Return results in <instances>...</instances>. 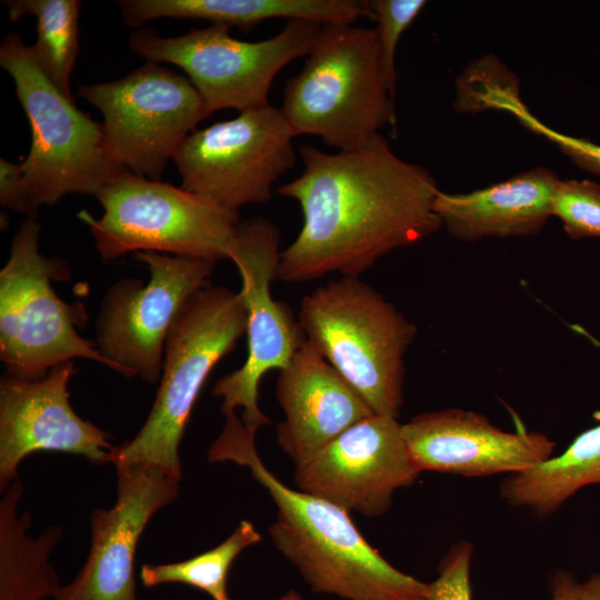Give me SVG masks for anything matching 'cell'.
Returning a JSON list of instances; mask_svg holds the SVG:
<instances>
[{
	"label": "cell",
	"instance_id": "1",
	"mask_svg": "<svg viewBox=\"0 0 600 600\" xmlns=\"http://www.w3.org/2000/svg\"><path fill=\"white\" fill-rule=\"evenodd\" d=\"M300 154L301 174L277 190L303 216L298 236L280 252L278 280L361 277L384 256L442 229L434 178L397 156L380 133L353 150L329 153L304 144Z\"/></svg>",
	"mask_w": 600,
	"mask_h": 600
},
{
	"label": "cell",
	"instance_id": "2",
	"mask_svg": "<svg viewBox=\"0 0 600 600\" xmlns=\"http://www.w3.org/2000/svg\"><path fill=\"white\" fill-rule=\"evenodd\" d=\"M208 452L210 462L248 467L269 492L278 513L268 532L312 591L348 600H428V583L391 566L363 538L347 510L282 483L262 462L256 433L237 411Z\"/></svg>",
	"mask_w": 600,
	"mask_h": 600
},
{
	"label": "cell",
	"instance_id": "3",
	"mask_svg": "<svg viewBox=\"0 0 600 600\" xmlns=\"http://www.w3.org/2000/svg\"><path fill=\"white\" fill-rule=\"evenodd\" d=\"M246 330L240 292L208 284L184 302L166 339L160 384L149 417L131 440L111 452L117 471L152 468L180 481L179 444L196 400L212 369Z\"/></svg>",
	"mask_w": 600,
	"mask_h": 600
},
{
	"label": "cell",
	"instance_id": "4",
	"mask_svg": "<svg viewBox=\"0 0 600 600\" xmlns=\"http://www.w3.org/2000/svg\"><path fill=\"white\" fill-rule=\"evenodd\" d=\"M283 93L280 110L296 136H318L339 151L357 149L396 124V93L380 62L374 28L322 26Z\"/></svg>",
	"mask_w": 600,
	"mask_h": 600
},
{
	"label": "cell",
	"instance_id": "5",
	"mask_svg": "<svg viewBox=\"0 0 600 600\" xmlns=\"http://www.w3.org/2000/svg\"><path fill=\"white\" fill-rule=\"evenodd\" d=\"M298 321L374 414L399 419L414 323L360 277H340L304 296Z\"/></svg>",
	"mask_w": 600,
	"mask_h": 600
},
{
	"label": "cell",
	"instance_id": "6",
	"mask_svg": "<svg viewBox=\"0 0 600 600\" xmlns=\"http://www.w3.org/2000/svg\"><path fill=\"white\" fill-rule=\"evenodd\" d=\"M0 66L14 83L31 128V144L21 167L32 213L68 194L97 197L120 171L108 158L101 123L93 121L43 73L20 33L7 34Z\"/></svg>",
	"mask_w": 600,
	"mask_h": 600
},
{
	"label": "cell",
	"instance_id": "7",
	"mask_svg": "<svg viewBox=\"0 0 600 600\" xmlns=\"http://www.w3.org/2000/svg\"><path fill=\"white\" fill-rule=\"evenodd\" d=\"M38 213L26 216L0 271V360L6 374L36 380L54 367L83 358L114 370L96 342L81 337L84 307L67 303L52 287L70 278L68 263L39 250Z\"/></svg>",
	"mask_w": 600,
	"mask_h": 600
},
{
	"label": "cell",
	"instance_id": "8",
	"mask_svg": "<svg viewBox=\"0 0 600 600\" xmlns=\"http://www.w3.org/2000/svg\"><path fill=\"white\" fill-rule=\"evenodd\" d=\"M103 212L79 213L103 260L152 251L212 262L230 259L239 212L161 180L122 170L96 197Z\"/></svg>",
	"mask_w": 600,
	"mask_h": 600
},
{
	"label": "cell",
	"instance_id": "9",
	"mask_svg": "<svg viewBox=\"0 0 600 600\" xmlns=\"http://www.w3.org/2000/svg\"><path fill=\"white\" fill-rule=\"evenodd\" d=\"M321 28L291 20L279 33L260 41L236 39L224 24L193 28L178 37L141 29L130 36L129 47L149 62L181 68L211 114L228 108L243 112L269 104L274 77L311 52Z\"/></svg>",
	"mask_w": 600,
	"mask_h": 600
},
{
	"label": "cell",
	"instance_id": "10",
	"mask_svg": "<svg viewBox=\"0 0 600 600\" xmlns=\"http://www.w3.org/2000/svg\"><path fill=\"white\" fill-rule=\"evenodd\" d=\"M78 96L102 114L110 161L151 180L161 179L182 141L211 116L186 76L149 61L120 79L81 84Z\"/></svg>",
	"mask_w": 600,
	"mask_h": 600
},
{
	"label": "cell",
	"instance_id": "11",
	"mask_svg": "<svg viewBox=\"0 0 600 600\" xmlns=\"http://www.w3.org/2000/svg\"><path fill=\"white\" fill-rule=\"evenodd\" d=\"M294 137L268 104L192 131L172 160L182 188L238 212L272 198L273 183L294 166Z\"/></svg>",
	"mask_w": 600,
	"mask_h": 600
},
{
	"label": "cell",
	"instance_id": "12",
	"mask_svg": "<svg viewBox=\"0 0 600 600\" xmlns=\"http://www.w3.org/2000/svg\"><path fill=\"white\" fill-rule=\"evenodd\" d=\"M280 252L276 224L262 217L240 222L230 260L241 277L248 353L239 369L216 382L212 393L222 398L223 414L241 409L242 423L254 433L270 423L258 404L261 379L270 370L283 369L306 340L289 307L271 293Z\"/></svg>",
	"mask_w": 600,
	"mask_h": 600
},
{
	"label": "cell",
	"instance_id": "13",
	"mask_svg": "<svg viewBox=\"0 0 600 600\" xmlns=\"http://www.w3.org/2000/svg\"><path fill=\"white\" fill-rule=\"evenodd\" d=\"M150 280L117 281L104 294L97 319L99 351L127 378L160 381L164 343L184 302L209 284L216 262L142 251Z\"/></svg>",
	"mask_w": 600,
	"mask_h": 600
},
{
	"label": "cell",
	"instance_id": "14",
	"mask_svg": "<svg viewBox=\"0 0 600 600\" xmlns=\"http://www.w3.org/2000/svg\"><path fill=\"white\" fill-rule=\"evenodd\" d=\"M417 469L398 419L371 414L296 467L299 490L367 517L384 514Z\"/></svg>",
	"mask_w": 600,
	"mask_h": 600
},
{
	"label": "cell",
	"instance_id": "15",
	"mask_svg": "<svg viewBox=\"0 0 600 600\" xmlns=\"http://www.w3.org/2000/svg\"><path fill=\"white\" fill-rule=\"evenodd\" d=\"M77 372L73 361L61 363L41 379L4 374L0 380V488L17 479L19 463L38 451L110 462L112 436L80 418L69 401L68 384Z\"/></svg>",
	"mask_w": 600,
	"mask_h": 600
},
{
	"label": "cell",
	"instance_id": "16",
	"mask_svg": "<svg viewBox=\"0 0 600 600\" xmlns=\"http://www.w3.org/2000/svg\"><path fill=\"white\" fill-rule=\"evenodd\" d=\"M178 490L179 481L157 469L118 470L117 501L92 513L88 559L54 600H137L133 561L139 538Z\"/></svg>",
	"mask_w": 600,
	"mask_h": 600
},
{
	"label": "cell",
	"instance_id": "17",
	"mask_svg": "<svg viewBox=\"0 0 600 600\" xmlns=\"http://www.w3.org/2000/svg\"><path fill=\"white\" fill-rule=\"evenodd\" d=\"M402 433L420 473L511 474L546 461L554 450L542 432L504 431L483 414L459 408L414 416L402 424Z\"/></svg>",
	"mask_w": 600,
	"mask_h": 600
},
{
	"label": "cell",
	"instance_id": "18",
	"mask_svg": "<svg viewBox=\"0 0 600 600\" xmlns=\"http://www.w3.org/2000/svg\"><path fill=\"white\" fill-rule=\"evenodd\" d=\"M276 396L284 412V420L277 426V441L296 467L357 422L374 414L307 339L279 371Z\"/></svg>",
	"mask_w": 600,
	"mask_h": 600
},
{
	"label": "cell",
	"instance_id": "19",
	"mask_svg": "<svg viewBox=\"0 0 600 600\" xmlns=\"http://www.w3.org/2000/svg\"><path fill=\"white\" fill-rule=\"evenodd\" d=\"M559 178L537 167L508 180L467 193L438 191L433 208L442 228L456 239L530 237L551 217V200Z\"/></svg>",
	"mask_w": 600,
	"mask_h": 600
},
{
	"label": "cell",
	"instance_id": "20",
	"mask_svg": "<svg viewBox=\"0 0 600 600\" xmlns=\"http://www.w3.org/2000/svg\"><path fill=\"white\" fill-rule=\"evenodd\" d=\"M122 20L140 27L160 18L202 19L248 32L270 19L353 24L374 20L369 0H120Z\"/></svg>",
	"mask_w": 600,
	"mask_h": 600
},
{
	"label": "cell",
	"instance_id": "21",
	"mask_svg": "<svg viewBox=\"0 0 600 600\" xmlns=\"http://www.w3.org/2000/svg\"><path fill=\"white\" fill-rule=\"evenodd\" d=\"M23 486L16 479L0 502V600H42L61 588L49 556L62 532L50 527L39 538L27 536L30 516H17Z\"/></svg>",
	"mask_w": 600,
	"mask_h": 600
},
{
	"label": "cell",
	"instance_id": "22",
	"mask_svg": "<svg viewBox=\"0 0 600 600\" xmlns=\"http://www.w3.org/2000/svg\"><path fill=\"white\" fill-rule=\"evenodd\" d=\"M594 483H600V424L578 434L559 456L509 474L500 494L509 504L543 518Z\"/></svg>",
	"mask_w": 600,
	"mask_h": 600
},
{
	"label": "cell",
	"instance_id": "23",
	"mask_svg": "<svg viewBox=\"0 0 600 600\" xmlns=\"http://www.w3.org/2000/svg\"><path fill=\"white\" fill-rule=\"evenodd\" d=\"M2 4L17 21L24 16L36 18L37 40L31 46L39 67L68 98L73 99L70 76L79 53L78 0H6Z\"/></svg>",
	"mask_w": 600,
	"mask_h": 600
},
{
	"label": "cell",
	"instance_id": "24",
	"mask_svg": "<svg viewBox=\"0 0 600 600\" xmlns=\"http://www.w3.org/2000/svg\"><path fill=\"white\" fill-rule=\"evenodd\" d=\"M261 537L247 520L239 523L232 534L219 546L188 560L166 564H143L140 579L144 587L180 582L207 592L213 600L228 597L227 579L238 554Z\"/></svg>",
	"mask_w": 600,
	"mask_h": 600
},
{
	"label": "cell",
	"instance_id": "25",
	"mask_svg": "<svg viewBox=\"0 0 600 600\" xmlns=\"http://www.w3.org/2000/svg\"><path fill=\"white\" fill-rule=\"evenodd\" d=\"M551 217L561 220L572 239L600 238V186L590 180H558Z\"/></svg>",
	"mask_w": 600,
	"mask_h": 600
},
{
	"label": "cell",
	"instance_id": "26",
	"mask_svg": "<svg viewBox=\"0 0 600 600\" xmlns=\"http://www.w3.org/2000/svg\"><path fill=\"white\" fill-rule=\"evenodd\" d=\"M370 7L377 21V34L380 62L390 88L396 93L397 71L396 52L402 33L412 24L427 4L424 0H370Z\"/></svg>",
	"mask_w": 600,
	"mask_h": 600
},
{
	"label": "cell",
	"instance_id": "27",
	"mask_svg": "<svg viewBox=\"0 0 600 600\" xmlns=\"http://www.w3.org/2000/svg\"><path fill=\"white\" fill-rule=\"evenodd\" d=\"M504 112L516 117L518 121L536 134L554 143L578 167L600 176V146L584 138H574L558 132L539 119L524 106L521 99H514L504 107Z\"/></svg>",
	"mask_w": 600,
	"mask_h": 600
},
{
	"label": "cell",
	"instance_id": "28",
	"mask_svg": "<svg viewBox=\"0 0 600 600\" xmlns=\"http://www.w3.org/2000/svg\"><path fill=\"white\" fill-rule=\"evenodd\" d=\"M473 547L460 540L452 544L438 567V578L428 583V600H472L470 567Z\"/></svg>",
	"mask_w": 600,
	"mask_h": 600
},
{
	"label": "cell",
	"instance_id": "29",
	"mask_svg": "<svg viewBox=\"0 0 600 600\" xmlns=\"http://www.w3.org/2000/svg\"><path fill=\"white\" fill-rule=\"evenodd\" d=\"M0 203L11 211L33 214L29 206L28 190L21 163L0 159Z\"/></svg>",
	"mask_w": 600,
	"mask_h": 600
},
{
	"label": "cell",
	"instance_id": "30",
	"mask_svg": "<svg viewBox=\"0 0 600 600\" xmlns=\"http://www.w3.org/2000/svg\"><path fill=\"white\" fill-rule=\"evenodd\" d=\"M550 600H579L580 583L572 574L563 570H557L550 578Z\"/></svg>",
	"mask_w": 600,
	"mask_h": 600
},
{
	"label": "cell",
	"instance_id": "31",
	"mask_svg": "<svg viewBox=\"0 0 600 600\" xmlns=\"http://www.w3.org/2000/svg\"><path fill=\"white\" fill-rule=\"evenodd\" d=\"M579 600H600V572L580 583Z\"/></svg>",
	"mask_w": 600,
	"mask_h": 600
},
{
	"label": "cell",
	"instance_id": "32",
	"mask_svg": "<svg viewBox=\"0 0 600 600\" xmlns=\"http://www.w3.org/2000/svg\"><path fill=\"white\" fill-rule=\"evenodd\" d=\"M274 600H302V598L298 592L290 590L286 594Z\"/></svg>",
	"mask_w": 600,
	"mask_h": 600
},
{
	"label": "cell",
	"instance_id": "33",
	"mask_svg": "<svg viewBox=\"0 0 600 600\" xmlns=\"http://www.w3.org/2000/svg\"><path fill=\"white\" fill-rule=\"evenodd\" d=\"M221 600H230V598H229V597H227V598H224V599H221Z\"/></svg>",
	"mask_w": 600,
	"mask_h": 600
}]
</instances>
